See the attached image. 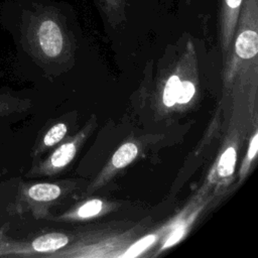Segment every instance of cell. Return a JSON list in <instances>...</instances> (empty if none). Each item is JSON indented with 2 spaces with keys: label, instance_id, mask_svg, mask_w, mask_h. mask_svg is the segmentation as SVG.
Segmentation results:
<instances>
[{
  "label": "cell",
  "instance_id": "obj_4",
  "mask_svg": "<svg viewBox=\"0 0 258 258\" xmlns=\"http://www.w3.org/2000/svg\"><path fill=\"white\" fill-rule=\"evenodd\" d=\"M76 147L74 143H64L60 145L50 156L49 163L55 168L67 165L75 156Z\"/></svg>",
  "mask_w": 258,
  "mask_h": 258
},
{
  "label": "cell",
  "instance_id": "obj_8",
  "mask_svg": "<svg viewBox=\"0 0 258 258\" xmlns=\"http://www.w3.org/2000/svg\"><path fill=\"white\" fill-rule=\"evenodd\" d=\"M180 86V80L177 76H172L167 81L163 92V103L167 107H171L176 103Z\"/></svg>",
  "mask_w": 258,
  "mask_h": 258
},
{
  "label": "cell",
  "instance_id": "obj_10",
  "mask_svg": "<svg viewBox=\"0 0 258 258\" xmlns=\"http://www.w3.org/2000/svg\"><path fill=\"white\" fill-rule=\"evenodd\" d=\"M155 240V236L153 235H148L142 239H140L138 242L133 244L123 255L124 257H135L138 254H140L143 250H145L147 247H149Z\"/></svg>",
  "mask_w": 258,
  "mask_h": 258
},
{
  "label": "cell",
  "instance_id": "obj_7",
  "mask_svg": "<svg viewBox=\"0 0 258 258\" xmlns=\"http://www.w3.org/2000/svg\"><path fill=\"white\" fill-rule=\"evenodd\" d=\"M23 103L8 93H0V118L21 110Z\"/></svg>",
  "mask_w": 258,
  "mask_h": 258
},
{
  "label": "cell",
  "instance_id": "obj_14",
  "mask_svg": "<svg viewBox=\"0 0 258 258\" xmlns=\"http://www.w3.org/2000/svg\"><path fill=\"white\" fill-rule=\"evenodd\" d=\"M257 147H258V135L255 134L254 137L252 138L251 140V143H250V148H249V152H248V157L250 159H252L255 154H256V151H257Z\"/></svg>",
  "mask_w": 258,
  "mask_h": 258
},
{
  "label": "cell",
  "instance_id": "obj_6",
  "mask_svg": "<svg viewBox=\"0 0 258 258\" xmlns=\"http://www.w3.org/2000/svg\"><path fill=\"white\" fill-rule=\"evenodd\" d=\"M235 162H236V150L234 147H229L221 156L219 165H218V171L221 176L227 177L231 175L235 168Z\"/></svg>",
  "mask_w": 258,
  "mask_h": 258
},
{
  "label": "cell",
  "instance_id": "obj_1",
  "mask_svg": "<svg viewBox=\"0 0 258 258\" xmlns=\"http://www.w3.org/2000/svg\"><path fill=\"white\" fill-rule=\"evenodd\" d=\"M242 3L243 0H221L220 24L225 42H228L234 33Z\"/></svg>",
  "mask_w": 258,
  "mask_h": 258
},
{
  "label": "cell",
  "instance_id": "obj_15",
  "mask_svg": "<svg viewBox=\"0 0 258 258\" xmlns=\"http://www.w3.org/2000/svg\"><path fill=\"white\" fill-rule=\"evenodd\" d=\"M191 1H192V0H185L186 4H190V3H191Z\"/></svg>",
  "mask_w": 258,
  "mask_h": 258
},
{
  "label": "cell",
  "instance_id": "obj_9",
  "mask_svg": "<svg viewBox=\"0 0 258 258\" xmlns=\"http://www.w3.org/2000/svg\"><path fill=\"white\" fill-rule=\"evenodd\" d=\"M67 133V126L63 123H57L53 125L43 136L42 143L44 146H52L60 141Z\"/></svg>",
  "mask_w": 258,
  "mask_h": 258
},
{
  "label": "cell",
  "instance_id": "obj_5",
  "mask_svg": "<svg viewBox=\"0 0 258 258\" xmlns=\"http://www.w3.org/2000/svg\"><path fill=\"white\" fill-rule=\"evenodd\" d=\"M138 148L133 143L123 144L113 155L112 163L117 168H122L128 165L137 155Z\"/></svg>",
  "mask_w": 258,
  "mask_h": 258
},
{
  "label": "cell",
  "instance_id": "obj_13",
  "mask_svg": "<svg viewBox=\"0 0 258 258\" xmlns=\"http://www.w3.org/2000/svg\"><path fill=\"white\" fill-rule=\"evenodd\" d=\"M182 234H183V227H179L177 228L176 230H174V232L172 233V235L167 239L166 243L164 244L163 248H166V247H170L172 245H174L175 243H177L179 241V239L182 237Z\"/></svg>",
  "mask_w": 258,
  "mask_h": 258
},
{
  "label": "cell",
  "instance_id": "obj_2",
  "mask_svg": "<svg viewBox=\"0 0 258 258\" xmlns=\"http://www.w3.org/2000/svg\"><path fill=\"white\" fill-rule=\"evenodd\" d=\"M68 242V237L61 233H48L32 240L29 243V248H27L24 253L28 251H34L38 253L53 252L67 245Z\"/></svg>",
  "mask_w": 258,
  "mask_h": 258
},
{
  "label": "cell",
  "instance_id": "obj_3",
  "mask_svg": "<svg viewBox=\"0 0 258 258\" xmlns=\"http://www.w3.org/2000/svg\"><path fill=\"white\" fill-rule=\"evenodd\" d=\"M104 18L116 22L125 17L126 0H94Z\"/></svg>",
  "mask_w": 258,
  "mask_h": 258
},
{
  "label": "cell",
  "instance_id": "obj_11",
  "mask_svg": "<svg viewBox=\"0 0 258 258\" xmlns=\"http://www.w3.org/2000/svg\"><path fill=\"white\" fill-rule=\"evenodd\" d=\"M102 209V202L100 200H92L79 209V216L82 218L93 217L100 213Z\"/></svg>",
  "mask_w": 258,
  "mask_h": 258
},
{
  "label": "cell",
  "instance_id": "obj_12",
  "mask_svg": "<svg viewBox=\"0 0 258 258\" xmlns=\"http://www.w3.org/2000/svg\"><path fill=\"white\" fill-rule=\"evenodd\" d=\"M195 94V87L190 82H180L179 86V91H178V96L176 99V102L179 104L187 103L191 97Z\"/></svg>",
  "mask_w": 258,
  "mask_h": 258
}]
</instances>
